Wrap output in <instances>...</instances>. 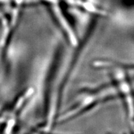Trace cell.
Segmentation results:
<instances>
[{"instance_id": "6da1fadb", "label": "cell", "mask_w": 134, "mask_h": 134, "mask_svg": "<svg viewBox=\"0 0 134 134\" xmlns=\"http://www.w3.org/2000/svg\"><path fill=\"white\" fill-rule=\"evenodd\" d=\"M94 68L107 72L117 89L129 127L134 132V79L119 61L99 58L92 62Z\"/></svg>"}, {"instance_id": "7a4b0ae2", "label": "cell", "mask_w": 134, "mask_h": 134, "mask_svg": "<svg viewBox=\"0 0 134 134\" xmlns=\"http://www.w3.org/2000/svg\"><path fill=\"white\" fill-rule=\"evenodd\" d=\"M119 99V95L114 85L109 81L93 87L81 89L74 104L64 114L60 121L64 122L81 117L103 104Z\"/></svg>"}]
</instances>
